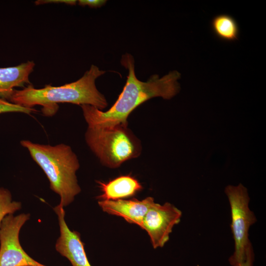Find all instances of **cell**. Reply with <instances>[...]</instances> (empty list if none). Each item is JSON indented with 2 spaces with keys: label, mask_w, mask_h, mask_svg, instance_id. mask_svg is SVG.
Instances as JSON below:
<instances>
[{
  "label": "cell",
  "mask_w": 266,
  "mask_h": 266,
  "mask_svg": "<svg viewBox=\"0 0 266 266\" xmlns=\"http://www.w3.org/2000/svg\"><path fill=\"white\" fill-rule=\"evenodd\" d=\"M20 143L46 174L50 189L60 196V204L64 207L70 204L81 192L76 175L79 161L70 147L63 143L40 144L27 140Z\"/></svg>",
  "instance_id": "cell-3"
},
{
  "label": "cell",
  "mask_w": 266,
  "mask_h": 266,
  "mask_svg": "<svg viewBox=\"0 0 266 266\" xmlns=\"http://www.w3.org/2000/svg\"><path fill=\"white\" fill-rule=\"evenodd\" d=\"M76 0H37L35 1L36 4H42L43 3L47 2H61L65 3L70 5H75L76 3Z\"/></svg>",
  "instance_id": "cell-17"
},
{
  "label": "cell",
  "mask_w": 266,
  "mask_h": 266,
  "mask_svg": "<svg viewBox=\"0 0 266 266\" xmlns=\"http://www.w3.org/2000/svg\"><path fill=\"white\" fill-rule=\"evenodd\" d=\"M212 32L218 39L225 42H233L238 38L239 25L236 20L227 14H220L211 20Z\"/></svg>",
  "instance_id": "cell-12"
},
{
  "label": "cell",
  "mask_w": 266,
  "mask_h": 266,
  "mask_svg": "<svg viewBox=\"0 0 266 266\" xmlns=\"http://www.w3.org/2000/svg\"><path fill=\"white\" fill-rule=\"evenodd\" d=\"M121 64L129 72L126 84L114 104L105 111L90 105H80L88 127H105L128 123L131 113L144 102L155 97L169 100L180 90L178 80L181 74L177 70L170 71L162 77L154 74L143 82L135 75L134 60L132 55L123 54Z\"/></svg>",
  "instance_id": "cell-1"
},
{
  "label": "cell",
  "mask_w": 266,
  "mask_h": 266,
  "mask_svg": "<svg viewBox=\"0 0 266 266\" xmlns=\"http://www.w3.org/2000/svg\"><path fill=\"white\" fill-rule=\"evenodd\" d=\"M21 207L22 204L20 201L12 200V195L8 189L0 187V228L6 215L14 214Z\"/></svg>",
  "instance_id": "cell-13"
},
{
  "label": "cell",
  "mask_w": 266,
  "mask_h": 266,
  "mask_svg": "<svg viewBox=\"0 0 266 266\" xmlns=\"http://www.w3.org/2000/svg\"><path fill=\"white\" fill-rule=\"evenodd\" d=\"M197 266H199V265H198Z\"/></svg>",
  "instance_id": "cell-19"
},
{
  "label": "cell",
  "mask_w": 266,
  "mask_h": 266,
  "mask_svg": "<svg viewBox=\"0 0 266 266\" xmlns=\"http://www.w3.org/2000/svg\"><path fill=\"white\" fill-rule=\"evenodd\" d=\"M105 71L92 65L79 79L59 87L50 85L35 89L32 85L21 90L14 89L6 100L21 106L32 108L35 105L43 106V113L52 116L58 109L59 103L88 104L100 110L107 106L106 100L97 89L95 81Z\"/></svg>",
  "instance_id": "cell-2"
},
{
  "label": "cell",
  "mask_w": 266,
  "mask_h": 266,
  "mask_svg": "<svg viewBox=\"0 0 266 266\" xmlns=\"http://www.w3.org/2000/svg\"><path fill=\"white\" fill-rule=\"evenodd\" d=\"M182 212L173 204L154 202L146 214L141 228L149 235L153 247H163L169 239L174 226L178 224Z\"/></svg>",
  "instance_id": "cell-7"
},
{
  "label": "cell",
  "mask_w": 266,
  "mask_h": 266,
  "mask_svg": "<svg viewBox=\"0 0 266 266\" xmlns=\"http://www.w3.org/2000/svg\"><path fill=\"white\" fill-rule=\"evenodd\" d=\"M86 142L104 166L111 168L137 158L141 152L140 141L128 127V123L105 127H89Z\"/></svg>",
  "instance_id": "cell-4"
},
{
  "label": "cell",
  "mask_w": 266,
  "mask_h": 266,
  "mask_svg": "<svg viewBox=\"0 0 266 266\" xmlns=\"http://www.w3.org/2000/svg\"><path fill=\"white\" fill-rule=\"evenodd\" d=\"M254 261V253L252 243L248 247L245 260L236 266H253Z\"/></svg>",
  "instance_id": "cell-15"
},
{
  "label": "cell",
  "mask_w": 266,
  "mask_h": 266,
  "mask_svg": "<svg viewBox=\"0 0 266 266\" xmlns=\"http://www.w3.org/2000/svg\"><path fill=\"white\" fill-rule=\"evenodd\" d=\"M30 218L29 213L8 214L0 228V266H46L31 257L19 240L20 230Z\"/></svg>",
  "instance_id": "cell-6"
},
{
  "label": "cell",
  "mask_w": 266,
  "mask_h": 266,
  "mask_svg": "<svg viewBox=\"0 0 266 266\" xmlns=\"http://www.w3.org/2000/svg\"></svg>",
  "instance_id": "cell-18"
},
{
  "label": "cell",
  "mask_w": 266,
  "mask_h": 266,
  "mask_svg": "<svg viewBox=\"0 0 266 266\" xmlns=\"http://www.w3.org/2000/svg\"><path fill=\"white\" fill-rule=\"evenodd\" d=\"M53 210L57 216L60 228V236L55 244L56 251L66 258L72 266H92L80 233L70 230L66 223L64 207L59 203Z\"/></svg>",
  "instance_id": "cell-8"
},
{
  "label": "cell",
  "mask_w": 266,
  "mask_h": 266,
  "mask_svg": "<svg viewBox=\"0 0 266 266\" xmlns=\"http://www.w3.org/2000/svg\"><path fill=\"white\" fill-rule=\"evenodd\" d=\"M34 65L33 62L28 61L17 66L0 68V98L6 100L14 88L30 83L29 77Z\"/></svg>",
  "instance_id": "cell-11"
},
{
  "label": "cell",
  "mask_w": 266,
  "mask_h": 266,
  "mask_svg": "<svg viewBox=\"0 0 266 266\" xmlns=\"http://www.w3.org/2000/svg\"><path fill=\"white\" fill-rule=\"evenodd\" d=\"M101 194L97 197L99 200H115L134 196L143 187L134 177L122 175L108 182L97 181Z\"/></svg>",
  "instance_id": "cell-10"
},
{
  "label": "cell",
  "mask_w": 266,
  "mask_h": 266,
  "mask_svg": "<svg viewBox=\"0 0 266 266\" xmlns=\"http://www.w3.org/2000/svg\"><path fill=\"white\" fill-rule=\"evenodd\" d=\"M105 0H79L78 4L81 6L88 5L91 7H100L105 4Z\"/></svg>",
  "instance_id": "cell-16"
},
{
  "label": "cell",
  "mask_w": 266,
  "mask_h": 266,
  "mask_svg": "<svg viewBox=\"0 0 266 266\" xmlns=\"http://www.w3.org/2000/svg\"><path fill=\"white\" fill-rule=\"evenodd\" d=\"M34 111H36V110L21 106L0 98V114L8 112H21L29 114Z\"/></svg>",
  "instance_id": "cell-14"
},
{
  "label": "cell",
  "mask_w": 266,
  "mask_h": 266,
  "mask_svg": "<svg viewBox=\"0 0 266 266\" xmlns=\"http://www.w3.org/2000/svg\"><path fill=\"white\" fill-rule=\"evenodd\" d=\"M154 202L153 198L148 197L142 200H98V204L103 211L121 217L129 223L141 228L146 214Z\"/></svg>",
  "instance_id": "cell-9"
},
{
  "label": "cell",
  "mask_w": 266,
  "mask_h": 266,
  "mask_svg": "<svg viewBox=\"0 0 266 266\" xmlns=\"http://www.w3.org/2000/svg\"><path fill=\"white\" fill-rule=\"evenodd\" d=\"M225 193L230 205L231 229L234 241V251L229 262L231 266H236L246 258L247 250L251 244L249 239V228L256 222L257 218L249 206L247 189L242 184L228 185Z\"/></svg>",
  "instance_id": "cell-5"
}]
</instances>
